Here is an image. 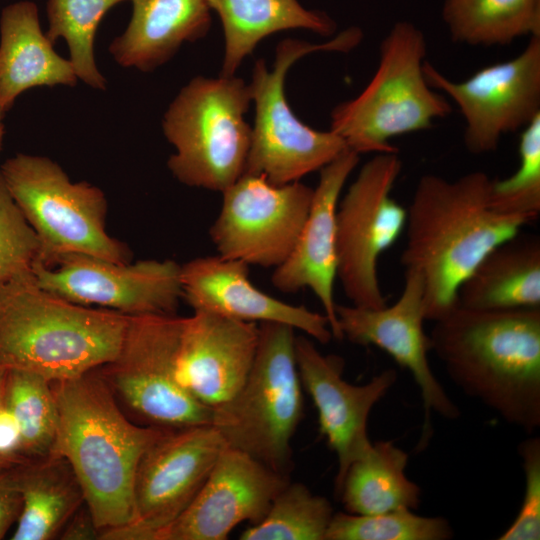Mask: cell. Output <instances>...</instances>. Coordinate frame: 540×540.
<instances>
[{"mask_svg":"<svg viewBox=\"0 0 540 540\" xmlns=\"http://www.w3.org/2000/svg\"><path fill=\"white\" fill-rule=\"evenodd\" d=\"M491 178L472 171L454 180L425 174L406 209L405 269L416 271L425 290V318L436 321L458 305V290L494 247L530 221L495 212Z\"/></svg>","mask_w":540,"mask_h":540,"instance_id":"obj_1","label":"cell"},{"mask_svg":"<svg viewBox=\"0 0 540 540\" xmlns=\"http://www.w3.org/2000/svg\"><path fill=\"white\" fill-rule=\"evenodd\" d=\"M428 337L430 350L465 395L526 433L540 427V307L457 305L434 321Z\"/></svg>","mask_w":540,"mask_h":540,"instance_id":"obj_2","label":"cell"},{"mask_svg":"<svg viewBox=\"0 0 540 540\" xmlns=\"http://www.w3.org/2000/svg\"><path fill=\"white\" fill-rule=\"evenodd\" d=\"M51 386L59 413L51 453L70 463L104 540L133 521L138 463L165 429L130 421L99 368Z\"/></svg>","mask_w":540,"mask_h":540,"instance_id":"obj_3","label":"cell"},{"mask_svg":"<svg viewBox=\"0 0 540 540\" xmlns=\"http://www.w3.org/2000/svg\"><path fill=\"white\" fill-rule=\"evenodd\" d=\"M129 316L56 296L32 272L0 284V369L50 382L77 378L111 362Z\"/></svg>","mask_w":540,"mask_h":540,"instance_id":"obj_4","label":"cell"},{"mask_svg":"<svg viewBox=\"0 0 540 540\" xmlns=\"http://www.w3.org/2000/svg\"><path fill=\"white\" fill-rule=\"evenodd\" d=\"M427 42L414 23L393 24L379 49L373 77L355 98L331 112L330 130L357 154L398 153L391 140L426 130L449 116L447 97L428 84L423 66Z\"/></svg>","mask_w":540,"mask_h":540,"instance_id":"obj_5","label":"cell"},{"mask_svg":"<svg viewBox=\"0 0 540 540\" xmlns=\"http://www.w3.org/2000/svg\"><path fill=\"white\" fill-rule=\"evenodd\" d=\"M252 101L241 78L194 77L170 103L162 120L176 152L167 166L181 183L223 192L245 170L252 128L244 115Z\"/></svg>","mask_w":540,"mask_h":540,"instance_id":"obj_6","label":"cell"},{"mask_svg":"<svg viewBox=\"0 0 540 540\" xmlns=\"http://www.w3.org/2000/svg\"><path fill=\"white\" fill-rule=\"evenodd\" d=\"M295 339L289 325L260 323L251 370L236 394L213 409L211 423L228 447L286 476L304 408Z\"/></svg>","mask_w":540,"mask_h":540,"instance_id":"obj_7","label":"cell"},{"mask_svg":"<svg viewBox=\"0 0 540 540\" xmlns=\"http://www.w3.org/2000/svg\"><path fill=\"white\" fill-rule=\"evenodd\" d=\"M362 37L360 28L350 27L320 44L284 39L276 47L271 71L263 59L255 62L249 83L255 119L244 173L263 176L273 185H285L320 171L348 149L333 131L315 130L295 116L284 83L290 67L305 55L349 52Z\"/></svg>","mask_w":540,"mask_h":540,"instance_id":"obj_8","label":"cell"},{"mask_svg":"<svg viewBox=\"0 0 540 540\" xmlns=\"http://www.w3.org/2000/svg\"><path fill=\"white\" fill-rule=\"evenodd\" d=\"M0 174L39 238L41 264L68 254L127 262V249L106 232L107 200L100 188L72 182L58 163L39 155L18 153L1 165Z\"/></svg>","mask_w":540,"mask_h":540,"instance_id":"obj_9","label":"cell"},{"mask_svg":"<svg viewBox=\"0 0 540 540\" xmlns=\"http://www.w3.org/2000/svg\"><path fill=\"white\" fill-rule=\"evenodd\" d=\"M183 325L176 315L129 316L118 354L99 368L142 425L171 430L212 423L213 409L178 378Z\"/></svg>","mask_w":540,"mask_h":540,"instance_id":"obj_10","label":"cell"},{"mask_svg":"<svg viewBox=\"0 0 540 540\" xmlns=\"http://www.w3.org/2000/svg\"><path fill=\"white\" fill-rule=\"evenodd\" d=\"M401 170L398 153L374 154L338 203L337 279L352 305H387L378 262L405 230L406 209L391 194Z\"/></svg>","mask_w":540,"mask_h":540,"instance_id":"obj_11","label":"cell"},{"mask_svg":"<svg viewBox=\"0 0 540 540\" xmlns=\"http://www.w3.org/2000/svg\"><path fill=\"white\" fill-rule=\"evenodd\" d=\"M425 78L452 100L464 122L463 142L475 155L497 150L501 138L524 129L540 116V36L515 57L485 66L463 81H453L425 61Z\"/></svg>","mask_w":540,"mask_h":540,"instance_id":"obj_12","label":"cell"},{"mask_svg":"<svg viewBox=\"0 0 540 540\" xmlns=\"http://www.w3.org/2000/svg\"><path fill=\"white\" fill-rule=\"evenodd\" d=\"M313 191L300 181L273 185L263 176L243 173L222 192L210 227L218 255L247 265L280 266L298 240Z\"/></svg>","mask_w":540,"mask_h":540,"instance_id":"obj_13","label":"cell"},{"mask_svg":"<svg viewBox=\"0 0 540 540\" xmlns=\"http://www.w3.org/2000/svg\"><path fill=\"white\" fill-rule=\"evenodd\" d=\"M226 446L211 424L165 430L138 463L133 521L104 540H154L192 502Z\"/></svg>","mask_w":540,"mask_h":540,"instance_id":"obj_14","label":"cell"},{"mask_svg":"<svg viewBox=\"0 0 540 540\" xmlns=\"http://www.w3.org/2000/svg\"><path fill=\"white\" fill-rule=\"evenodd\" d=\"M32 273L40 287L56 296L127 316L175 315L182 299L181 265L173 260L117 263L68 254L50 266L37 263Z\"/></svg>","mask_w":540,"mask_h":540,"instance_id":"obj_15","label":"cell"},{"mask_svg":"<svg viewBox=\"0 0 540 540\" xmlns=\"http://www.w3.org/2000/svg\"><path fill=\"white\" fill-rule=\"evenodd\" d=\"M335 311L342 338L358 345L376 346L410 371L424 405L419 441V447L424 449L431 435V413L454 420L460 411L436 379L428 361L430 342L423 328L425 290L421 276L405 269L403 290L391 306L365 308L336 304Z\"/></svg>","mask_w":540,"mask_h":540,"instance_id":"obj_16","label":"cell"},{"mask_svg":"<svg viewBox=\"0 0 540 540\" xmlns=\"http://www.w3.org/2000/svg\"><path fill=\"white\" fill-rule=\"evenodd\" d=\"M289 481V476L226 446L192 502L154 540L227 539L238 524L261 521Z\"/></svg>","mask_w":540,"mask_h":540,"instance_id":"obj_17","label":"cell"},{"mask_svg":"<svg viewBox=\"0 0 540 540\" xmlns=\"http://www.w3.org/2000/svg\"><path fill=\"white\" fill-rule=\"evenodd\" d=\"M295 355L302 387L318 413L320 432L338 459L337 492L350 464L371 447L370 412L394 385L397 372L386 369L363 385L351 384L343 378L344 360L323 355L305 336H296Z\"/></svg>","mask_w":540,"mask_h":540,"instance_id":"obj_18","label":"cell"},{"mask_svg":"<svg viewBox=\"0 0 540 540\" xmlns=\"http://www.w3.org/2000/svg\"><path fill=\"white\" fill-rule=\"evenodd\" d=\"M359 163V154L346 149L320 170L311 207L288 258L275 268L271 283L284 293L309 288L320 301L332 336L343 339L336 317V212L342 189Z\"/></svg>","mask_w":540,"mask_h":540,"instance_id":"obj_19","label":"cell"},{"mask_svg":"<svg viewBox=\"0 0 540 540\" xmlns=\"http://www.w3.org/2000/svg\"><path fill=\"white\" fill-rule=\"evenodd\" d=\"M182 298L196 311L244 322H273L303 331L321 344L332 336L324 314L276 299L249 279V265L216 256L181 265Z\"/></svg>","mask_w":540,"mask_h":540,"instance_id":"obj_20","label":"cell"},{"mask_svg":"<svg viewBox=\"0 0 540 540\" xmlns=\"http://www.w3.org/2000/svg\"><path fill=\"white\" fill-rule=\"evenodd\" d=\"M259 325L196 311L184 318L177 374L203 405L214 409L245 382L257 350Z\"/></svg>","mask_w":540,"mask_h":540,"instance_id":"obj_21","label":"cell"},{"mask_svg":"<svg viewBox=\"0 0 540 540\" xmlns=\"http://www.w3.org/2000/svg\"><path fill=\"white\" fill-rule=\"evenodd\" d=\"M42 31L39 10L29 0L5 6L0 15V109L34 87L77 85L69 59L60 56Z\"/></svg>","mask_w":540,"mask_h":540,"instance_id":"obj_22","label":"cell"},{"mask_svg":"<svg viewBox=\"0 0 540 540\" xmlns=\"http://www.w3.org/2000/svg\"><path fill=\"white\" fill-rule=\"evenodd\" d=\"M130 21L108 51L123 68L151 72L168 62L186 42L206 36L211 26L207 0H128Z\"/></svg>","mask_w":540,"mask_h":540,"instance_id":"obj_23","label":"cell"},{"mask_svg":"<svg viewBox=\"0 0 540 540\" xmlns=\"http://www.w3.org/2000/svg\"><path fill=\"white\" fill-rule=\"evenodd\" d=\"M458 305L498 310L540 307V240L517 234L489 251L458 290Z\"/></svg>","mask_w":540,"mask_h":540,"instance_id":"obj_24","label":"cell"},{"mask_svg":"<svg viewBox=\"0 0 540 540\" xmlns=\"http://www.w3.org/2000/svg\"><path fill=\"white\" fill-rule=\"evenodd\" d=\"M22 508L12 540H52L85 503L81 484L70 463L48 454L12 467Z\"/></svg>","mask_w":540,"mask_h":540,"instance_id":"obj_25","label":"cell"},{"mask_svg":"<svg viewBox=\"0 0 540 540\" xmlns=\"http://www.w3.org/2000/svg\"><path fill=\"white\" fill-rule=\"evenodd\" d=\"M218 14L225 52L221 75L233 76L264 38L280 31L306 29L331 36L335 22L324 12L307 10L297 0H207Z\"/></svg>","mask_w":540,"mask_h":540,"instance_id":"obj_26","label":"cell"},{"mask_svg":"<svg viewBox=\"0 0 540 540\" xmlns=\"http://www.w3.org/2000/svg\"><path fill=\"white\" fill-rule=\"evenodd\" d=\"M408 459V454L391 440L372 443L347 468L336 492L346 512L374 515L417 509L421 489L405 474Z\"/></svg>","mask_w":540,"mask_h":540,"instance_id":"obj_27","label":"cell"},{"mask_svg":"<svg viewBox=\"0 0 540 540\" xmlns=\"http://www.w3.org/2000/svg\"><path fill=\"white\" fill-rule=\"evenodd\" d=\"M441 14L450 38L468 46L540 36V0H444Z\"/></svg>","mask_w":540,"mask_h":540,"instance_id":"obj_28","label":"cell"},{"mask_svg":"<svg viewBox=\"0 0 540 540\" xmlns=\"http://www.w3.org/2000/svg\"><path fill=\"white\" fill-rule=\"evenodd\" d=\"M4 406L17 425L25 458L50 454L59 427L51 382L35 373L7 370Z\"/></svg>","mask_w":540,"mask_h":540,"instance_id":"obj_29","label":"cell"},{"mask_svg":"<svg viewBox=\"0 0 540 540\" xmlns=\"http://www.w3.org/2000/svg\"><path fill=\"white\" fill-rule=\"evenodd\" d=\"M123 1L128 0H47L46 36L52 43L65 40L78 80L96 90L107 85L96 64V32L105 14Z\"/></svg>","mask_w":540,"mask_h":540,"instance_id":"obj_30","label":"cell"},{"mask_svg":"<svg viewBox=\"0 0 540 540\" xmlns=\"http://www.w3.org/2000/svg\"><path fill=\"white\" fill-rule=\"evenodd\" d=\"M334 515L330 501L300 482H288L264 518L245 529L241 540H325Z\"/></svg>","mask_w":540,"mask_h":540,"instance_id":"obj_31","label":"cell"},{"mask_svg":"<svg viewBox=\"0 0 540 540\" xmlns=\"http://www.w3.org/2000/svg\"><path fill=\"white\" fill-rule=\"evenodd\" d=\"M453 529L442 517L420 516L411 509L374 515L334 513L325 540H448Z\"/></svg>","mask_w":540,"mask_h":540,"instance_id":"obj_32","label":"cell"},{"mask_svg":"<svg viewBox=\"0 0 540 540\" xmlns=\"http://www.w3.org/2000/svg\"><path fill=\"white\" fill-rule=\"evenodd\" d=\"M520 132L519 166L504 179H491L489 203L495 212L531 222L540 213V116Z\"/></svg>","mask_w":540,"mask_h":540,"instance_id":"obj_33","label":"cell"},{"mask_svg":"<svg viewBox=\"0 0 540 540\" xmlns=\"http://www.w3.org/2000/svg\"><path fill=\"white\" fill-rule=\"evenodd\" d=\"M40 260L39 238L0 174V284L32 272Z\"/></svg>","mask_w":540,"mask_h":540,"instance_id":"obj_34","label":"cell"},{"mask_svg":"<svg viewBox=\"0 0 540 540\" xmlns=\"http://www.w3.org/2000/svg\"><path fill=\"white\" fill-rule=\"evenodd\" d=\"M525 477L524 497L513 523L499 540L540 539V438L532 436L518 447Z\"/></svg>","mask_w":540,"mask_h":540,"instance_id":"obj_35","label":"cell"},{"mask_svg":"<svg viewBox=\"0 0 540 540\" xmlns=\"http://www.w3.org/2000/svg\"><path fill=\"white\" fill-rule=\"evenodd\" d=\"M22 508V499L17 488L12 467H0V540L16 524Z\"/></svg>","mask_w":540,"mask_h":540,"instance_id":"obj_36","label":"cell"},{"mask_svg":"<svg viewBox=\"0 0 540 540\" xmlns=\"http://www.w3.org/2000/svg\"><path fill=\"white\" fill-rule=\"evenodd\" d=\"M59 538L62 540L99 539V531L85 503L67 521Z\"/></svg>","mask_w":540,"mask_h":540,"instance_id":"obj_37","label":"cell"},{"mask_svg":"<svg viewBox=\"0 0 540 540\" xmlns=\"http://www.w3.org/2000/svg\"><path fill=\"white\" fill-rule=\"evenodd\" d=\"M6 373H7V370L0 369V410L3 406V401H4V386H5Z\"/></svg>","mask_w":540,"mask_h":540,"instance_id":"obj_38","label":"cell"},{"mask_svg":"<svg viewBox=\"0 0 540 540\" xmlns=\"http://www.w3.org/2000/svg\"><path fill=\"white\" fill-rule=\"evenodd\" d=\"M4 117H5V112L0 109V149L2 146L4 134H5Z\"/></svg>","mask_w":540,"mask_h":540,"instance_id":"obj_39","label":"cell"}]
</instances>
